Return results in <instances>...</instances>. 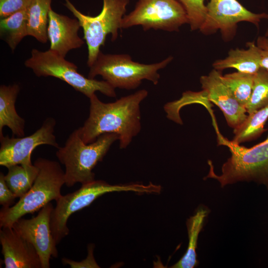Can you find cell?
<instances>
[{
    "label": "cell",
    "mask_w": 268,
    "mask_h": 268,
    "mask_svg": "<svg viewBox=\"0 0 268 268\" xmlns=\"http://www.w3.org/2000/svg\"><path fill=\"white\" fill-rule=\"evenodd\" d=\"M148 91L139 90L113 102L104 103L96 94L89 98V113L79 128L82 140L88 144L100 135L114 133L119 136L121 149L127 147L141 130L140 104Z\"/></svg>",
    "instance_id": "obj_1"
},
{
    "label": "cell",
    "mask_w": 268,
    "mask_h": 268,
    "mask_svg": "<svg viewBox=\"0 0 268 268\" xmlns=\"http://www.w3.org/2000/svg\"><path fill=\"white\" fill-rule=\"evenodd\" d=\"M162 187L150 182L147 185L141 183H130L111 185L103 180H94L82 184L75 191L62 195L57 201L51 214L50 225L54 240L58 245L67 236L69 230L67 220L73 213L89 206L99 197L109 193L133 192L138 194H158Z\"/></svg>",
    "instance_id": "obj_2"
},
{
    "label": "cell",
    "mask_w": 268,
    "mask_h": 268,
    "mask_svg": "<svg viewBox=\"0 0 268 268\" xmlns=\"http://www.w3.org/2000/svg\"><path fill=\"white\" fill-rule=\"evenodd\" d=\"M218 135V144L226 146L231 156L222 165L221 174L218 175L214 171L211 161L208 160L209 172L203 179H215L222 188L238 182L253 181L265 185L268 191V136L262 142L248 148Z\"/></svg>",
    "instance_id": "obj_3"
},
{
    "label": "cell",
    "mask_w": 268,
    "mask_h": 268,
    "mask_svg": "<svg viewBox=\"0 0 268 268\" xmlns=\"http://www.w3.org/2000/svg\"><path fill=\"white\" fill-rule=\"evenodd\" d=\"M119 139L117 134L105 133L86 144L81 138L79 128L74 130L56 152L59 161L65 167V185L70 188L77 183L82 185L94 181L92 170Z\"/></svg>",
    "instance_id": "obj_4"
},
{
    "label": "cell",
    "mask_w": 268,
    "mask_h": 268,
    "mask_svg": "<svg viewBox=\"0 0 268 268\" xmlns=\"http://www.w3.org/2000/svg\"><path fill=\"white\" fill-rule=\"evenodd\" d=\"M34 164L39 169L38 175L29 190L12 206L2 207L0 211V227H11L25 215L41 209L61 196L65 184V171L60 163L44 158H38Z\"/></svg>",
    "instance_id": "obj_5"
},
{
    "label": "cell",
    "mask_w": 268,
    "mask_h": 268,
    "mask_svg": "<svg viewBox=\"0 0 268 268\" xmlns=\"http://www.w3.org/2000/svg\"><path fill=\"white\" fill-rule=\"evenodd\" d=\"M171 56L154 64H144L133 61L128 54H105L101 51L89 67L88 77L94 79L100 75L114 88L126 90L137 88L143 80L158 83V71L173 60Z\"/></svg>",
    "instance_id": "obj_6"
},
{
    "label": "cell",
    "mask_w": 268,
    "mask_h": 268,
    "mask_svg": "<svg viewBox=\"0 0 268 268\" xmlns=\"http://www.w3.org/2000/svg\"><path fill=\"white\" fill-rule=\"evenodd\" d=\"M25 66L38 76H53L66 82L89 99L99 91L110 97H116L115 88L105 80L86 77L77 71V67L67 61L55 51L32 49Z\"/></svg>",
    "instance_id": "obj_7"
},
{
    "label": "cell",
    "mask_w": 268,
    "mask_h": 268,
    "mask_svg": "<svg viewBox=\"0 0 268 268\" xmlns=\"http://www.w3.org/2000/svg\"><path fill=\"white\" fill-rule=\"evenodd\" d=\"M65 0L64 5L79 21L83 29V39L88 48L87 64L90 67L96 60L100 47L105 45L107 36L111 34L112 42L117 38L130 0H103L102 9L95 16L84 14L69 0Z\"/></svg>",
    "instance_id": "obj_8"
},
{
    "label": "cell",
    "mask_w": 268,
    "mask_h": 268,
    "mask_svg": "<svg viewBox=\"0 0 268 268\" xmlns=\"http://www.w3.org/2000/svg\"><path fill=\"white\" fill-rule=\"evenodd\" d=\"M188 22L186 12L178 0H138L133 10L124 16L122 28L140 25L144 31L172 32Z\"/></svg>",
    "instance_id": "obj_9"
},
{
    "label": "cell",
    "mask_w": 268,
    "mask_h": 268,
    "mask_svg": "<svg viewBox=\"0 0 268 268\" xmlns=\"http://www.w3.org/2000/svg\"><path fill=\"white\" fill-rule=\"evenodd\" d=\"M206 7V16L200 31L207 35L219 30L226 42L235 36L238 23L248 22L258 27L262 20L268 19V13L252 12L237 0H210Z\"/></svg>",
    "instance_id": "obj_10"
},
{
    "label": "cell",
    "mask_w": 268,
    "mask_h": 268,
    "mask_svg": "<svg viewBox=\"0 0 268 268\" xmlns=\"http://www.w3.org/2000/svg\"><path fill=\"white\" fill-rule=\"evenodd\" d=\"M221 71L212 69L207 75L200 78L202 91H187L185 98L188 104L205 101L211 102L222 112L228 125L234 130L237 128L247 117L245 107L235 99L224 83Z\"/></svg>",
    "instance_id": "obj_11"
},
{
    "label": "cell",
    "mask_w": 268,
    "mask_h": 268,
    "mask_svg": "<svg viewBox=\"0 0 268 268\" xmlns=\"http://www.w3.org/2000/svg\"><path fill=\"white\" fill-rule=\"evenodd\" d=\"M56 122L49 117L41 127L27 136L11 137L0 136V165L6 168L17 165L32 164L33 151L41 145H49L58 148L59 146L54 134Z\"/></svg>",
    "instance_id": "obj_12"
},
{
    "label": "cell",
    "mask_w": 268,
    "mask_h": 268,
    "mask_svg": "<svg viewBox=\"0 0 268 268\" xmlns=\"http://www.w3.org/2000/svg\"><path fill=\"white\" fill-rule=\"evenodd\" d=\"M54 208L51 202L39 210L30 219L20 218L12 225L14 230L35 248L41 261L42 268L50 267L52 257H58L57 245L52 235L50 218Z\"/></svg>",
    "instance_id": "obj_13"
},
{
    "label": "cell",
    "mask_w": 268,
    "mask_h": 268,
    "mask_svg": "<svg viewBox=\"0 0 268 268\" xmlns=\"http://www.w3.org/2000/svg\"><path fill=\"white\" fill-rule=\"evenodd\" d=\"M0 243L5 268H42L34 246L10 226L0 228Z\"/></svg>",
    "instance_id": "obj_14"
},
{
    "label": "cell",
    "mask_w": 268,
    "mask_h": 268,
    "mask_svg": "<svg viewBox=\"0 0 268 268\" xmlns=\"http://www.w3.org/2000/svg\"><path fill=\"white\" fill-rule=\"evenodd\" d=\"M80 27L77 19L59 14L51 8L48 25L50 49L65 58L70 50L82 47L84 42L78 34Z\"/></svg>",
    "instance_id": "obj_15"
},
{
    "label": "cell",
    "mask_w": 268,
    "mask_h": 268,
    "mask_svg": "<svg viewBox=\"0 0 268 268\" xmlns=\"http://www.w3.org/2000/svg\"><path fill=\"white\" fill-rule=\"evenodd\" d=\"M20 91L18 84L1 85L0 86V136L2 130L7 127L13 136H24L25 120L17 113L15 104Z\"/></svg>",
    "instance_id": "obj_16"
},
{
    "label": "cell",
    "mask_w": 268,
    "mask_h": 268,
    "mask_svg": "<svg viewBox=\"0 0 268 268\" xmlns=\"http://www.w3.org/2000/svg\"><path fill=\"white\" fill-rule=\"evenodd\" d=\"M247 49H231L224 59L215 61L212 64L214 69L221 71L233 68L237 71L255 74L261 68L260 48L254 42L246 44Z\"/></svg>",
    "instance_id": "obj_17"
},
{
    "label": "cell",
    "mask_w": 268,
    "mask_h": 268,
    "mask_svg": "<svg viewBox=\"0 0 268 268\" xmlns=\"http://www.w3.org/2000/svg\"><path fill=\"white\" fill-rule=\"evenodd\" d=\"M209 212L205 206H199L195 214L187 219L189 243L187 251L183 256L171 268H194L199 264L197 259L196 250L199 234L201 231L205 218Z\"/></svg>",
    "instance_id": "obj_18"
},
{
    "label": "cell",
    "mask_w": 268,
    "mask_h": 268,
    "mask_svg": "<svg viewBox=\"0 0 268 268\" xmlns=\"http://www.w3.org/2000/svg\"><path fill=\"white\" fill-rule=\"evenodd\" d=\"M52 0H32L27 8V35L42 43L48 40L49 13Z\"/></svg>",
    "instance_id": "obj_19"
},
{
    "label": "cell",
    "mask_w": 268,
    "mask_h": 268,
    "mask_svg": "<svg viewBox=\"0 0 268 268\" xmlns=\"http://www.w3.org/2000/svg\"><path fill=\"white\" fill-rule=\"evenodd\" d=\"M4 175L5 182L17 198H20L31 188L36 179L39 169L33 164H17L9 166Z\"/></svg>",
    "instance_id": "obj_20"
},
{
    "label": "cell",
    "mask_w": 268,
    "mask_h": 268,
    "mask_svg": "<svg viewBox=\"0 0 268 268\" xmlns=\"http://www.w3.org/2000/svg\"><path fill=\"white\" fill-rule=\"evenodd\" d=\"M27 9L17 12L7 17L0 18V38L14 51L27 35Z\"/></svg>",
    "instance_id": "obj_21"
},
{
    "label": "cell",
    "mask_w": 268,
    "mask_h": 268,
    "mask_svg": "<svg viewBox=\"0 0 268 268\" xmlns=\"http://www.w3.org/2000/svg\"><path fill=\"white\" fill-rule=\"evenodd\" d=\"M268 119V104L248 114L244 122L234 130L231 141L236 144L257 139L266 131L264 126Z\"/></svg>",
    "instance_id": "obj_22"
},
{
    "label": "cell",
    "mask_w": 268,
    "mask_h": 268,
    "mask_svg": "<svg viewBox=\"0 0 268 268\" xmlns=\"http://www.w3.org/2000/svg\"><path fill=\"white\" fill-rule=\"evenodd\" d=\"M222 79L237 101L246 107L252 91L254 74L237 71L222 75Z\"/></svg>",
    "instance_id": "obj_23"
},
{
    "label": "cell",
    "mask_w": 268,
    "mask_h": 268,
    "mask_svg": "<svg viewBox=\"0 0 268 268\" xmlns=\"http://www.w3.org/2000/svg\"><path fill=\"white\" fill-rule=\"evenodd\" d=\"M268 104V70L261 67L254 74L252 91L246 106L247 113L251 114Z\"/></svg>",
    "instance_id": "obj_24"
},
{
    "label": "cell",
    "mask_w": 268,
    "mask_h": 268,
    "mask_svg": "<svg viewBox=\"0 0 268 268\" xmlns=\"http://www.w3.org/2000/svg\"><path fill=\"white\" fill-rule=\"evenodd\" d=\"M184 7L192 31L199 30L203 23L206 12L204 0H178Z\"/></svg>",
    "instance_id": "obj_25"
},
{
    "label": "cell",
    "mask_w": 268,
    "mask_h": 268,
    "mask_svg": "<svg viewBox=\"0 0 268 268\" xmlns=\"http://www.w3.org/2000/svg\"><path fill=\"white\" fill-rule=\"evenodd\" d=\"M32 0H0V18L7 17L17 12L27 9Z\"/></svg>",
    "instance_id": "obj_26"
},
{
    "label": "cell",
    "mask_w": 268,
    "mask_h": 268,
    "mask_svg": "<svg viewBox=\"0 0 268 268\" xmlns=\"http://www.w3.org/2000/svg\"><path fill=\"white\" fill-rule=\"evenodd\" d=\"M87 248V256L86 259L82 261L77 262L67 258H63L62 259V263L64 265L69 266L71 268H100L94 258V245L90 244Z\"/></svg>",
    "instance_id": "obj_27"
},
{
    "label": "cell",
    "mask_w": 268,
    "mask_h": 268,
    "mask_svg": "<svg viewBox=\"0 0 268 268\" xmlns=\"http://www.w3.org/2000/svg\"><path fill=\"white\" fill-rule=\"evenodd\" d=\"M17 198L14 194L10 190L4 180V174L0 173V204L3 207H10Z\"/></svg>",
    "instance_id": "obj_28"
},
{
    "label": "cell",
    "mask_w": 268,
    "mask_h": 268,
    "mask_svg": "<svg viewBox=\"0 0 268 268\" xmlns=\"http://www.w3.org/2000/svg\"><path fill=\"white\" fill-rule=\"evenodd\" d=\"M261 49V48H260ZM260 65L268 70V50L260 49Z\"/></svg>",
    "instance_id": "obj_29"
},
{
    "label": "cell",
    "mask_w": 268,
    "mask_h": 268,
    "mask_svg": "<svg viewBox=\"0 0 268 268\" xmlns=\"http://www.w3.org/2000/svg\"><path fill=\"white\" fill-rule=\"evenodd\" d=\"M256 44L262 49L268 50V37L265 36L258 37Z\"/></svg>",
    "instance_id": "obj_30"
},
{
    "label": "cell",
    "mask_w": 268,
    "mask_h": 268,
    "mask_svg": "<svg viewBox=\"0 0 268 268\" xmlns=\"http://www.w3.org/2000/svg\"><path fill=\"white\" fill-rule=\"evenodd\" d=\"M265 36L268 37V28L265 33Z\"/></svg>",
    "instance_id": "obj_31"
}]
</instances>
